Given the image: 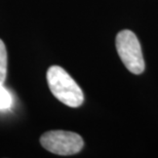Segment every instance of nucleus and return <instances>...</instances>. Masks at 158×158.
Returning <instances> with one entry per match:
<instances>
[{"label": "nucleus", "mask_w": 158, "mask_h": 158, "mask_svg": "<svg viewBox=\"0 0 158 158\" xmlns=\"http://www.w3.org/2000/svg\"><path fill=\"white\" fill-rule=\"evenodd\" d=\"M46 79L52 94L60 102L72 108L82 105L84 96L81 88L62 67L52 66L47 70Z\"/></svg>", "instance_id": "obj_1"}, {"label": "nucleus", "mask_w": 158, "mask_h": 158, "mask_svg": "<svg viewBox=\"0 0 158 158\" xmlns=\"http://www.w3.org/2000/svg\"><path fill=\"white\" fill-rule=\"evenodd\" d=\"M116 49L123 65L129 72L141 74L145 70V62L141 44L131 30H122L116 36Z\"/></svg>", "instance_id": "obj_2"}, {"label": "nucleus", "mask_w": 158, "mask_h": 158, "mask_svg": "<svg viewBox=\"0 0 158 158\" xmlns=\"http://www.w3.org/2000/svg\"><path fill=\"white\" fill-rule=\"evenodd\" d=\"M40 143L44 149L58 155H73L83 148V140L78 134L66 131H50L43 134Z\"/></svg>", "instance_id": "obj_3"}, {"label": "nucleus", "mask_w": 158, "mask_h": 158, "mask_svg": "<svg viewBox=\"0 0 158 158\" xmlns=\"http://www.w3.org/2000/svg\"><path fill=\"white\" fill-rule=\"evenodd\" d=\"M7 73V52L3 41L0 39V85L3 84Z\"/></svg>", "instance_id": "obj_4"}, {"label": "nucleus", "mask_w": 158, "mask_h": 158, "mask_svg": "<svg viewBox=\"0 0 158 158\" xmlns=\"http://www.w3.org/2000/svg\"><path fill=\"white\" fill-rule=\"evenodd\" d=\"M11 105V97L8 90L0 85V109H7Z\"/></svg>", "instance_id": "obj_5"}]
</instances>
